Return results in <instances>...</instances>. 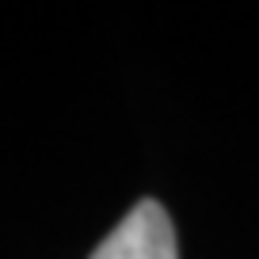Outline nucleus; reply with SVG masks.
I'll use <instances>...</instances> for the list:
<instances>
[{
	"label": "nucleus",
	"instance_id": "1",
	"mask_svg": "<svg viewBox=\"0 0 259 259\" xmlns=\"http://www.w3.org/2000/svg\"><path fill=\"white\" fill-rule=\"evenodd\" d=\"M92 259H179L171 218L160 202L145 198L118 221V229L92 251Z\"/></svg>",
	"mask_w": 259,
	"mask_h": 259
}]
</instances>
